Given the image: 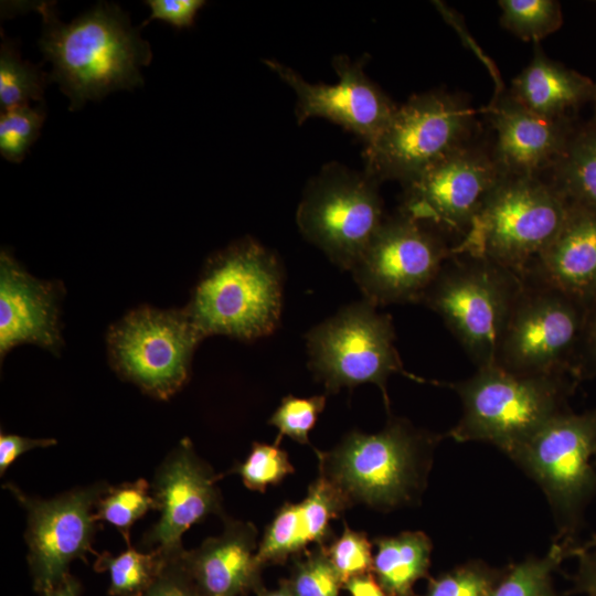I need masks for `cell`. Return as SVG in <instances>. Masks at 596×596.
<instances>
[{
	"instance_id": "obj_1",
	"label": "cell",
	"mask_w": 596,
	"mask_h": 596,
	"mask_svg": "<svg viewBox=\"0 0 596 596\" xmlns=\"http://www.w3.org/2000/svg\"><path fill=\"white\" fill-rule=\"evenodd\" d=\"M36 9L43 21L39 45L53 66L50 82L70 98L71 110L143 84L140 68L150 63L151 50L118 6L99 2L66 24L54 4L42 2Z\"/></svg>"
},
{
	"instance_id": "obj_2",
	"label": "cell",
	"mask_w": 596,
	"mask_h": 596,
	"mask_svg": "<svg viewBox=\"0 0 596 596\" xmlns=\"http://www.w3.org/2000/svg\"><path fill=\"white\" fill-rule=\"evenodd\" d=\"M283 289L278 257L247 236L210 257L184 309L204 338L251 341L278 327Z\"/></svg>"
},
{
	"instance_id": "obj_3",
	"label": "cell",
	"mask_w": 596,
	"mask_h": 596,
	"mask_svg": "<svg viewBox=\"0 0 596 596\" xmlns=\"http://www.w3.org/2000/svg\"><path fill=\"white\" fill-rule=\"evenodd\" d=\"M432 434L403 418H392L375 434L348 433L328 451L315 449L319 475L329 480L349 505L363 503L390 510L416 500L426 483Z\"/></svg>"
},
{
	"instance_id": "obj_4",
	"label": "cell",
	"mask_w": 596,
	"mask_h": 596,
	"mask_svg": "<svg viewBox=\"0 0 596 596\" xmlns=\"http://www.w3.org/2000/svg\"><path fill=\"white\" fill-rule=\"evenodd\" d=\"M568 203L540 177H503L453 254L486 258L519 275L560 231Z\"/></svg>"
},
{
	"instance_id": "obj_5",
	"label": "cell",
	"mask_w": 596,
	"mask_h": 596,
	"mask_svg": "<svg viewBox=\"0 0 596 596\" xmlns=\"http://www.w3.org/2000/svg\"><path fill=\"white\" fill-rule=\"evenodd\" d=\"M462 415L448 433L456 441H487L509 457L553 415L564 411V375H525L497 364L453 385Z\"/></svg>"
},
{
	"instance_id": "obj_6",
	"label": "cell",
	"mask_w": 596,
	"mask_h": 596,
	"mask_svg": "<svg viewBox=\"0 0 596 596\" xmlns=\"http://www.w3.org/2000/svg\"><path fill=\"white\" fill-rule=\"evenodd\" d=\"M522 276L486 258L453 254L421 304L437 313L478 368L496 364Z\"/></svg>"
},
{
	"instance_id": "obj_7",
	"label": "cell",
	"mask_w": 596,
	"mask_h": 596,
	"mask_svg": "<svg viewBox=\"0 0 596 596\" xmlns=\"http://www.w3.org/2000/svg\"><path fill=\"white\" fill-rule=\"evenodd\" d=\"M476 134L470 105L445 92L412 96L382 132L365 145L364 171L377 182L403 184L470 142Z\"/></svg>"
},
{
	"instance_id": "obj_8",
	"label": "cell",
	"mask_w": 596,
	"mask_h": 596,
	"mask_svg": "<svg viewBox=\"0 0 596 596\" xmlns=\"http://www.w3.org/2000/svg\"><path fill=\"white\" fill-rule=\"evenodd\" d=\"M375 179L331 162L307 184L296 212L299 231L343 270H352L385 215Z\"/></svg>"
},
{
	"instance_id": "obj_9",
	"label": "cell",
	"mask_w": 596,
	"mask_h": 596,
	"mask_svg": "<svg viewBox=\"0 0 596 596\" xmlns=\"http://www.w3.org/2000/svg\"><path fill=\"white\" fill-rule=\"evenodd\" d=\"M394 342L391 316L365 299L342 307L306 334L310 370L328 394L373 383L387 408V379L404 373Z\"/></svg>"
},
{
	"instance_id": "obj_10",
	"label": "cell",
	"mask_w": 596,
	"mask_h": 596,
	"mask_svg": "<svg viewBox=\"0 0 596 596\" xmlns=\"http://www.w3.org/2000/svg\"><path fill=\"white\" fill-rule=\"evenodd\" d=\"M587 308L561 290L522 275L501 334L496 364L525 375H564L581 342Z\"/></svg>"
},
{
	"instance_id": "obj_11",
	"label": "cell",
	"mask_w": 596,
	"mask_h": 596,
	"mask_svg": "<svg viewBox=\"0 0 596 596\" xmlns=\"http://www.w3.org/2000/svg\"><path fill=\"white\" fill-rule=\"evenodd\" d=\"M203 339L185 309L140 307L110 328L107 344L121 377L167 400L188 380L193 352Z\"/></svg>"
},
{
	"instance_id": "obj_12",
	"label": "cell",
	"mask_w": 596,
	"mask_h": 596,
	"mask_svg": "<svg viewBox=\"0 0 596 596\" xmlns=\"http://www.w3.org/2000/svg\"><path fill=\"white\" fill-rule=\"evenodd\" d=\"M453 245L433 227L401 213L385 216L351 273L374 306L421 304Z\"/></svg>"
},
{
	"instance_id": "obj_13",
	"label": "cell",
	"mask_w": 596,
	"mask_h": 596,
	"mask_svg": "<svg viewBox=\"0 0 596 596\" xmlns=\"http://www.w3.org/2000/svg\"><path fill=\"white\" fill-rule=\"evenodd\" d=\"M109 485L105 481L73 488L52 499L31 497L13 483L4 488L26 512L25 542L33 588L39 594L60 584L75 560L95 553V508Z\"/></svg>"
},
{
	"instance_id": "obj_14",
	"label": "cell",
	"mask_w": 596,
	"mask_h": 596,
	"mask_svg": "<svg viewBox=\"0 0 596 596\" xmlns=\"http://www.w3.org/2000/svg\"><path fill=\"white\" fill-rule=\"evenodd\" d=\"M596 412L553 415L510 456L545 492L566 523L596 491Z\"/></svg>"
},
{
	"instance_id": "obj_15",
	"label": "cell",
	"mask_w": 596,
	"mask_h": 596,
	"mask_svg": "<svg viewBox=\"0 0 596 596\" xmlns=\"http://www.w3.org/2000/svg\"><path fill=\"white\" fill-rule=\"evenodd\" d=\"M503 177L492 152L470 142L404 183L398 211L461 238Z\"/></svg>"
},
{
	"instance_id": "obj_16",
	"label": "cell",
	"mask_w": 596,
	"mask_h": 596,
	"mask_svg": "<svg viewBox=\"0 0 596 596\" xmlns=\"http://www.w3.org/2000/svg\"><path fill=\"white\" fill-rule=\"evenodd\" d=\"M219 479L192 441L181 439L155 471L150 485L160 517L143 535L142 544L175 558L184 551L182 536L192 525L212 514L224 519Z\"/></svg>"
},
{
	"instance_id": "obj_17",
	"label": "cell",
	"mask_w": 596,
	"mask_h": 596,
	"mask_svg": "<svg viewBox=\"0 0 596 596\" xmlns=\"http://www.w3.org/2000/svg\"><path fill=\"white\" fill-rule=\"evenodd\" d=\"M264 63L294 91L298 124L312 117L328 119L352 131L366 145L382 132L398 107L366 76L361 62L345 55L332 58L339 78L332 85L311 84L274 60H264Z\"/></svg>"
},
{
	"instance_id": "obj_18",
	"label": "cell",
	"mask_w": 596,
	"mask_h": 596,
	"mask_svg": "<svg viewBox=\"0 0 596 596\" xmlns=\"http://www.w3.org/2000/svg\"><path fill=\"white\" fill-rule=\"evenodd\" d=\"M487 113L496 132L491 152L504 177H540L551 170L574 135L566 119L539 116L510 93L496 95Z\"/></svg>"
},
{
	"instance_id": "obj_19",
	"label": "cell",
	"mask_w": 596,
	"mask_h": 596,
	"mask_svg": "<svg viewBox=\"0 0 596 596\" xmlns=\"http://www.w3.org/2000/svg\"><path fill=\"white\" fill-rule=\"evenodd\" d=\"M60 288L26 273L7 251L0 254V354L22 343L52 352L62 345Z\"/></svg>"
},
{
	"instance_id": "obj_20",
	"label": "cell",
	"mask_w": 596,
	"mask_h": 596,
	"mask_svg": "<svg viewBox=\"0 0 596 596\" xmlns=\"http://www.w3.org/2000/svg\"><path fill=\"white\" fill-rule=\"evenodd\" d=\"M217 536L196 549L184 550L179 560L204 596H243L260 586L262 566L256 560L257 529L247 521L224 519Z\"/></svg>"
},
{
	"instance_id": "obj_21",
	"label": "cell",
	"mask_w": 596,
	"mask_h": 596,
	"mask_svg": "<svg viewBox=\"0 0 596 596\" xmlns=\"http://www.w3.org/2000/svg\"><path fill=\"white\" fill-rule=\"evenodd\" d=\"M523 275L588 308L596 300V211L568 203L560 231Z\"/></svg>"
},
{
	"instance_id": "obj_22",
	"label": "cell",
	"mask_w": 596,
	"mask_h": 596,
	"mask_svg": "<svg viewBox=\"0 0 596 596\" xmlns=\"http://www.w3.org/2000/svg\"><path fill=\"white\" fill-rule=\"evenodd\" d=\"M595 84L586 76L550 60L540 47L513 79L510 95L534 114L564 120L568 110L593 98Z\"/></svg>"
},
{
	"instance_id": "obj_23",
	"label": "cell",
	"mask_w": 596,
	"mask_h": 596,
	"mask_svg": "<svg viewBox=\"0 0 596 596\" xmlns=\"http://www.w3.org/2000/svg\"><path fill=\"white\" fill-rule=\"evenodd\" d=\"M373 571L389 596H414L415 583L427 575L433 544L422 531L374 539Z\"/></svg>"
},
{
	"instance_id": "obj_24",
	"label": "cell",
	"mask_w": 596,
	"mask_h": 596,
	"mask_svg": "<svg viewBox=\"0 0 596 596\" xmlns=\"http://www.w3.org/2000/svg\"><path fill=\"white\" fill-rule=\"evenodd\" d=\"M551 171L550 183L567 203L596 211V128L573 135Z\"/></svg>"
},
{
	"instance_id": "obj_25",
	"label": "cell",
	"mask_w": 596,
	"mask_h": 596,
	"mask_svg": "<svg viewBox=\"0 0 596 596\" xmlns=\"http://www.w3.org/2000/svg\"><path fill=\"white\" fill-rule=\"evenodd\" d=\"M167 558L159 550L141 552L129 545L119 554H97L94 570L109 576L110 596H142L156 581Z\"/></svg>"
},
{
	"instance_id": "obj_26",
	"label": "cell",
	"mask_w": 596,
	"mask_h": 596,
	"mask_svg": "<svg viewBox=\"0 0 596 596\" xmlns=\"http://www.w3.org/2000/svg\"><path fill=\"white\" fill-rule=\"evenodd\" d=\"M151 510L158 511L151 485L140 478L132 482L109 485L96 503L95 518L116 528L129 546L132 525Z\"/></svg>"
},
{
	"instance_id": "obj_27",
	"label": "cell",
	"mask_w": 596,
	"mask_h": 596,
	"mask_svg": "<svg viewBox=\"0 0 596 596\" xmlns=\"http://www.w3.org/2000/svg\"><path fill=\"white\" fill-rule=\"evenodd\" d=\"M49 82V75L41 67L23 60L14 43L3 39L0 50L1 110L29 105L30 100L43 102Z\"/></svg>"
},
{
	"instance_id": "obj_28",
	"label": "cell",
	"mask_w": 596,
	"mask_h": 596,
	"mask_svg": "<svg viewBox=\"0 0 596 596\" xmlns=\"http://www.w3.org/2000/svg\"><path fill=\"white\" fill-rule=\"evenodd\" d=\"M311 544L300 503H284L267 525L256 551L263 567L283 563L290 556L301 555Z\"/></svg>"
},
{
	"instance_id": "obj_29",
	"label": "cell",
	"mask_w": 596,
	"mask_h": 596,
	"mask_svg": "<svg viewBox=\"0 0 596 596\" xmlns=\"http://www.w3.org/2000/svg\"><path fill=\"white\" fill-rule=\"evenodd\" d=\"M571 541L551 546L541 558L530 557L503 573L490 596H556L551 574L568 555Z\"/></svg>"
},
{
	"instance_id": "obj_30",
	"label": "cell",
	"mask_w": 596,
	"mask_h": 596,
	"mask_svg": "<svg viewBox=\"0 0 596 596\" xmlns=\"http://www.w3.org/2000/svg\"><path fill=\"white\" fill-rule=\"evenodd\" d=\"M501 25L524 41L538 42L563 23L561 4L554 0H502Z\"/></svg>"
},
{
	"instance_id": "obj_31",
	"label": "cell",
	"mask_w": 596,
	"mask_h": 596,
	"mask_svg": "<svg viewBox=\"0 0 596 596\" xmlns=\"http://www.w3.org/2000/svg\"><path fill=\"white\" fill-rule=\"evenodd\" d=\"M294 471L287 451L279 444L255 441L246 459L236 464L230 472L237 473L249 490L265 492L267 487L280 483Z\"/></svg>"
},
{
	"instance_id": "obj_32",
	"label": "cell",
	"mask_w": 596,
	"mask_h": 596,
	"mask_svg": "<svg viewBox=\"0 0 596 596\" xmlns=\"http://www.w3.org/2000/svg\"><path fill=\"white\" fill-rule=\"evenodd\" d=\"M43 105H24L1 110L0 153L8 161L19 163L38 139L45 119Z\"/></svg>"
},
{
	"instance_id": "obj_33",
	"label": "cell",
	"mask_w": 596,
	"mask_h": 596,
	"mask_svg": "<svg viewBox=\"0 0 596 596\" xmlns=\"http://www.w3.org/2000/svg\"><path fill=\"white\" fill-rule=\"evenodd\" d=\"M502 574L478 561L430 578L423 596H490Z\"/></svg>"
},
{
	"instance_id": "obj_34",
	"label": "cell",
	"mask_w": 596,
	"mask_h": 596,
	"mask_svg": "<svg viewBox=\"0 0 596 596\" xmlns=\"http://www.w3.org/2000/svg\"><path fill=\"white\" fill-rule=\"evenodd\" d=\"M326 401V394L310 397H296L291 394L285 396L268 421L278 429L275 444L288 436L296 443L308 445L309 433L324 409Z\"/></svg>"
},
{
	"instance_id": "obj_35",
	"label": "cell",
	"mask_w": 596,
	"mask_h": 596,
	"mask_svg": "<svg viewBox=\"0 0 596 596\" xmlns=\"http://www.w3.org/2000/svg\"><path fill=\"white\" fill-rule=\"evenodd\" d=\"M295 596H340L342 583L324 546L295 557L291 577L287 581Z\"/></svg>"
},
{
	"instance_id": "obj_36",
	"label": "cell",
	"mask_w": 596,
	"mask_h": 596,
	"mask_svg": "<svg viewBox=\"0 0 596 596\" xmlns=\"http://www.w3.org/2000/svg\"><path fill=\"white\" fill-rule=\"evenodd\" d=\"M372 543L364 532L354 531L344 523V530L324 551L342 585L350 579L372 573Z\"/></svg>"
},
{
	"instance_id": "obj_37",
	"label": "cell",
	"mask_w": 596,
	"mask_h": 596,
	"mask_svg": "<svg viewBox=\"0 0 596 596\" xmlns=\"http://www.w3.org/2000/svg\"><path fill=\"white\" fill-rule=\"evenodd\" d=\"M179 556L167 561L142 596H204L183 568Z\"/></svg>"
},
{
	"instance_id": "obj_38",
	"label": "cell",
	"mask_w": 596,
	"mask_h": 596,
	"mask_svg": "<svg viewBox=\"0 0 596 596\" xmlns=\"http://www.w3.org/2000/svg\"><path fill=\"white\" fill-rule=\"evenodd\" d=\"M150 15L143 21L161 20L177 29L190 28L198 11L205 4L202 0H147Z\"/></svg>"
},
{
	"instance_id": "obj_39",
	"label": "cell",
	"mask_w": 596,
	"mask_h": 596,
	"mask_svg": "<svg viewBox=\"0 0 596 596\" xmlns=\"http://www.w3.org/2000/svg\"><path fill=\"white\" fill-rule=\"evenodd\" d=\"M568 555L578 560L575 575L576 590L596 596V534L581 545L571 544Z\"/></svg>"
},
{
	"instance_id": "obj_40",
	"label": "cell",
	"mask_w": 596,
	"mask_h": 596,
	"mask_svg": "<svg viewBox=\"0 0 596 596\" xmlns=\"http://www.w3.org/2000/svg\"><path fill=\"white\" fill-rule=\"evenodd\" d=\"M54 438H28L15 434L0 435V475L3 476L8 468L22 454L35 449L54 446Z\"/></svg>"
},
{
	"instance_id": "obj_41",
	"label": "cell",
	"mask_w": 596,
	"mask_h": 596,
	"mask_svg": "<svg viewBox=\"0 0 596 596\" xmlns=\"http://www.w3.org/2000/svg\"><path fill=\"white\" fill-rule=\"evenodd\" d=\"M579 345L584 350L581 356L585 359L582 366L596 371V300L587 308Z\"/></svg>"
},
{
	"instance_id": "obj_42",
	"label": "cell",
	"mask_w": 596,
	"mask_h": 596,
	"mask_svg": "<svg viewBox=\"0 0 596 596\" xmlns=\"http://www.w3.org/2000/svg\"><path fill=\"white\" fill-rule=\"evenodd\" d=\"M344 587L350 596H389L372 573L350 579Z\"/></svg>"
},
{
	"instance_id": "obj_43",
	"label": "cell",
	"mask_w": 596,
	"mask_h": 596,
	"mask_svg": "<svg viewBox=\"0 0 596 596\" xmlns=\"http://www.w3.org/2000/svg\"><path fill=\"white\" fill-rule=\"evenodd\" d=\"M82 585L73 575L68 574L60 584L43 592L41 596H81Z\"/></svg>"
},
{
	"instance_id": "obj_44",
	"label": "cell",
	"mask_w": 596,
	"mask_h": 596,
	"mask_svg": "<svg viewBox=\"0 0 596 596\" xmlns=\"http://www.w3.org/2000/svg\"><path fill=\"white\" fill-rule=\"evenodd\" d=\"M257 596H295V594L291 592L287 581H283L277 589L267 590L260 587L257 590Z\"/></svg>"
},
{
	"instance_id": "obj_45",
	"label": "cell",
	"mask_w": 596,
	"mask_h": 596,
	"mask_svg": "<svg viewBox=\"0 0 596 596\" xmlns=\"http://www.w3.org/2000/svg\"><path fill=\"white\" fill-rule=\"evenodd\" d=\"M593 99H594V102H595V121H596V84H595V87H594Z\"/></svg>"
}]
</instances>
